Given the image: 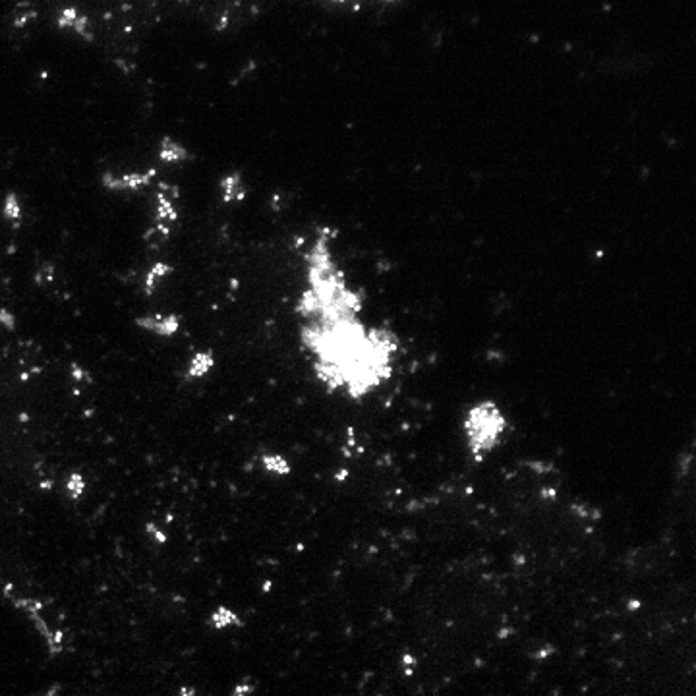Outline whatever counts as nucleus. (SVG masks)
I'll use <instances>...</instances> for the list:
<instances>
[{"label":"nucleus","mask_w":696,"mask_h":696,"mask_svg":"<svg viewBox=\"0 0 696 696\" xmlns=\"http://www.w3.org/2000/svg\"><path fill=\"white\" fill-rule=\"evenodd\" d=\"M64 490H66V495H68L70 501H80L85 495V490H87V482H85V476L82 472H70L68 478H66V484H64Z\"/></svg>","instance_id":"9"},{"label":"nucleus","mask_w":696,"mask_h":696,"mask_svg":"<svg viewBox=\"0 0 696 696\" xmlns=\"http://www.w3.org/2000/svg\"><path fill=\"white\" fill-rule=\"evenodd\" d=\"M0 325L4 327V329H14L15 327V318H14V313H10L8 310H0Z\"/></svg>","instance_id":"14"},{"label":"nucleus","mask_w":696,"mask_h":696,"mask_svg":"<svg viewBox=\"0 0 696 696\" xmlns=\"http://www.w3.org/2000/svg\"><path fill=\"white\" fill-rule=\"evenodd\" d=\"M145 530H147V534H149L157 544H167V534H165L161 528H157L153 522H147V524H145Z\"/></svg>","instance_id":"13"},{"label":"nucleus","mask_w":696,"mask_h":696,"mask_svg":"<svg viewBox=\"0 0 696 696\" xmlns=\"http://www.w3.org/2000/svg\"><path fill=\"white\" fill-rule=\"evenodd\" d=\"M136 325L145 333L170 339L180 331L182 319L176 313H147V316H137Z\"/></svg>","instance_id":"4"},{"label":"nucleus","mask_w":696,"mask_h":696,"mask_svg":"<svg viewBox=\"0 0 696 696\" xmlns=\"http://www.w3.org/2000/svg\"><path fill=\"white\" fill-rule=\"evenodd\" d=\"M6 598L10 599V604L20 609V611L27 617L31 623V627L37 630V635L41 636V640L45 644L46 654L51 658H58L66 652V635L62 628H54L43 615V602H39L30 596H20V594H12L10 588H6Z\"/></svg>","instance_id":"3"},{"label":"nucleus","mask_w":696,"mask_h":696,"mask_svg":"<svg viewBox=\"0 0 696 696\" xmlns=\"http://www.w3.org/2000/svg\"><path fill=\"white\" fill-rule=\"evenodd\" d=\"M153 178V170L149 173H132V174H105L103 178V184H105L108 189H114V192H120V189H137L142 186H147Z\"/></svg>","instance_id":"5"},{"label":"nucleus","mask_w":696,"mask_h":696,"mask_svg":"<svg viewBox=\"0 0 696 696\" xmlns=\"http://www.w3.org/2000/svg\"><path fill=\"white\" fill-rule=\"evenodd\" d=\"M159 155L161 161H165V163H182V161H188V151L180 144L173 142V139H163Z\"/></svg>","instance_id":"10"},{"label":"nucleus","mask_w":696,"mask_h":696,"mask_svg":"<svg viewBox=\"0 0 696 696\" xmlns=\"http://www.w3.org/2000/svg\"><path fill=\"white\" fill-rule=\"evenodd\" d=\"M2 213H4V217L10 223H18V220L22 219V205H20V199H18L15 194H8L4 197V209H2Z\"/></svg>","instance_id":"12"},{"label":"nucleus","mask_w":696,"mask_h":696,"mask_svg":"<svg viewBox=\"0 0 696 696\" xmlns=\"http://www.w3.org/2000/svg\"><path fill=\"white\" fill-rule=\"evenodd\" d=\"M215 368V354L211 350H197L196 354L189 358V362L186 363V371L184 378L188 381H199V379L207 378Z\"/></svg>","instance_id":"6"},{"label":"nucleus","mask_w":696,"mask_h":696,"mask_svg":"<svg viewBox=\"0 0 696 696\" xmlns=\"http://www.w3.org/2000/svg\"><path fill=\"white\" fill-rule=\"evenodd\" d=\"M259 466H261V470H263L265 474L277 478L290 476V472H292V464H290V461H288L285 454H279V453L261 454V456H259Z\"/></svg>","instance_id":"8"},{"label":"nucleus","mask_w":696,"mask_h":696,"mask_svg":"<svg viewBox=\"0 0 696 696\" xmlns=\"http://www.w3.org/2000/svg\"><path fill=\"white\" fill-rule=\"evenodd\" d=\"M207 625L213 630H230V628H238L242 627L244 621L242 617L238 615L236 609L228 606H219L215 607L211 611V615L207 617Z\"/></svg>","instance_id":"7"},{"label":"nucleus","mask_w":696,"mask_h":696,"mask_svg":"<svg viewBox=\"0 0 696 696\" xmlns=\"http://www.w3.org/2000/svg\"><path fill=\"white\" fill-rule=\"evenodd\" d=\"M509 422L497 402L478 401L464 412L462 433L472 462H484L501 445Z\"/></svg>","instance_id":"2"},{"label":"nucleus","mask_w":696,"mask_h":696,"mask_svg":"<svg viewBox=\"0 0 696 696\" xmlns=\"http://www.w3.org/2000/svg\"><path fill=\"white\" fill-rule=\"evenodd\" d=\"M300 342L327 393L363 401L393 378L397 337L381 327H368L360 313L304 319Z\"/></svg>","instance_id":"1"},{"label":"nucleus","mask_w":696,"mask_h":696,"mask_svg":"<svg viewBox=\"0 0 696 696\" xmlns=\"http://www.w3.org/2000/svg\"><path fill=\"white\" fill-rule=\"evenodd\" d=\"M254 690H256V687H254L251 683H238V685H235V689H232V695L235 696L251 695Z\"/></svg>","instance_id":"15"},{"label":"nucleus","mask_w":696,"mask_h":696,"mask_svg":"<svg viewBox=\"0 0 696 696\" xmlns=\"http://www.w3.org/2000/svg\"><path fill=\"white\" fill-rule=\"evenodd\" d=\"M170 271H173V267H170V265H167V263L153 265L151 271L147 273V277H145V290H147V292H151L153 288L157 287V282L165 279L167 275H170Z\"/></svg>","instance_id":"11"}]
</instances>
